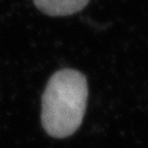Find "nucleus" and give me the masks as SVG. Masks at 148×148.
<instances>
[{
	"label": "nucleus",
	"instance_id": "f257e3e1",
	"mask_svg": "<svg viewBox=\"0 0 148 148\" xmlns=\"http://www.w3.org/2000/svg\"><path fill=\"white\" fill-rule=\"evenodd\" d=\"M86 76L74 69L57 71L46 84L41 101V123L53 138L71 136L82 123L88 102Z\"/></svg>",
	"mask_w": 148,
	"mask_h": 148
},
{
	"label": "nucleus",
	"instance_id": "f03ea898",
	"mask_svg": "<svg viewBox=\"0 0 148 148\" xmlns=\"http://www.w3.org/2000/svg\"><path fill=\"white\" fill-rule=\"evenodd\" d=\"M35 6L51 16L74 14L86 6L90 0H33Z\"/></svg>",
	"mask_w": 148,
	"mask_h": 148
}]
</instances>
